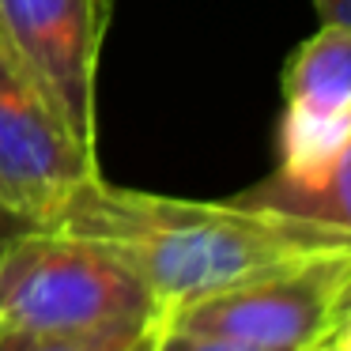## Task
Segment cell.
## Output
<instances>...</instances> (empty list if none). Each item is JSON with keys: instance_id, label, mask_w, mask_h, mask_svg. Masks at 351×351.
Wrapping results in <instances>:
<instances>
[{"instance_id": "6da1fadb", "label": "cell", "mask_w": 351, "mask_h": 351, "mask_svg": "<svg viewBox=\"0 0 351 351\" xmlns=\"http://www.w3.org/2000/svg\"><path fill=\"white\" fill-rule=\"evenodd\" d=\"M49 227L102 242L152 291L159 313L227 291L272 268L348 250L351 238L234 200H185L125 189L95 174Z\"/></svg>"}, {"instance_id": "7a4b0ae2", "label": "cell", "mask_w": 351, "mask_h": 351, "mask_svg": "<svg viewBox=\"0 0 351 351\" xmlns=\"http://www.w3.org/2000/svg\"><path fill=\"white\" fill-rule=\"evenodd\" d=\"M152 291L102 242L57 227L0 238V325L42 336L136 332L159 321Z\"/></svg>"}, {"instance_id": "3957f363", "label": "cell", "mask_w": 351, "mask_h": 351, "mask_svg": "<svg viewBox=\"0 0 351 351\" xmlns=\"http://www.w3.org/2000/svg\"><path fill=\"white\" fill-rule=\"evenodd\" d=\"M351 310V245L272 268L227 291L167 313L193 332L238 340L261 351H302L332 340Z\"/></svg>"}, {"instance_id": "277c9868", "label": "cell", "mask_w": 351, "mask_h": 351, "mask_svg": "<svg viewBox=\"0 0 351 351\" xmlns=\"http://www.w3.org/2000/svg\"><path fill=\"white\" fill-rule=\"evenodd\" d=\"M95 174L99 152L72 136L0 38V215L49 227Z\"/></svg>"}, {"instance_id": "5b68a950", "label": "cell", "mask_w": 351, "mask_h": 351, "mask_svg": "<svg viewBox=\"0 0 351 351\" xmlns=\"http://www.w3.org/2000/svg\"><path fill=\"white\" fill-rule=\"evenodd\" d=\"M114 0H0V38L72 136L99 152V64Z\"/></svg>"}, {"instance_id": "8992f818", "label": "cell", "mask_w": 351, "mask_h": 351, "mask_svg": "<svg viewBox=\"0 0 351 351\" xmlns=\"http://www.w3.org/2000/svg\"><path fill=\"white\" fill-rule=\"evenodd\" d=\"M283 117L276 170L287 182H317L351 144V31L321 23L283 64Z\"/></svg>"}, {"instance_id": "52a82bcc", "label": "cell", "mask_w": 351, "mask_h": 351, "mask_svg": "<svg viewBox=\"0 0 351 351\" xmlns=\"http://www.w3.org/2000/svg\"><path fill=\"white\" fill-rule=\"evenodd\" d=\"M230 200L245 208H261V212L291 215L302 223H317V227L351 238V144L317 182H287L280 174H268L257 185L234 193Z\"/></svg>"}, {"instance_id": "ba28073f", "label": "cell", "mask_w": 351, "mask_h": 351, "mask_svg": "<svg viewBox=\"0 0 351 351\" xmlns=\"http://www.w3.org/2000/svg\"><path fill=\"white\" fill-rule=\"evenodd\" d=\"M140 332L144 328H136V332H99V336H42L0 325V351H125Z\"/></svg>"}, {"instance_id": "9c48e42d", "label": "cell", "mask_w": 351, "mask_h": 351, "mask_svg": "<svg viewBox=\"0 0 351 351\" xmlns=\"http://www.w3.org/2000/svg\"><path fill=\"white\" fill-rule=\"evenodd\" d=\"M155 351H261V348L223 340V336H208V332H193V328L170 325V321L159 317V325H155Z\"/></svg>"}, {"instance_id": "30bf717a", "label": "cell", "mask_w": 351, "mask_h": 351, "mask_svg": "<svg viewBox=\"0 0 351 351\" xmlns=\"http://www.w3.org/2000/svg\"><path fill=\"white\" fill-rule=\"evenodd\" d=\"M321 23H336L351 31V0H313Z\"/></svg>"}, {"instance_id": "8fae6325", "label": "cell", "mask_w": 351, "mask_h": 351, "mask_svg": "<svg viewBox=\"0 0 351 351\" xmlns=\"http://www.w3.org/2000/svg\"><path fill=\"white\" fill-rule=\"evenodd\" d=\"M332 348H336V351H351V310L343 313L340 328L332 332Z\"/></svg>"}, {"instance_id": "7c38bea8", "label": "cell", "mask_w": 351, "mask_h": 351, "mask_svg": "<svg viewBox=\"0 0 351 351\" xmlns=\"http://www.w3.org/2000/svg\"><path fill=\"white\" fill-rule=\"evenodd\" d=\"M155 325H159V321H155ZM155 325H147L144 332H140V336H136V340H132L125 351H155Z\"/></svg>"}, {"instance_id": "4fadbf2b", "label": "cell", "mask_w": 351, "mask_h": 351, "mask_svg": "<svg viewBox=\"0 0 351 351\" xmlns=\"http://www.w3.org/2000/svg\"><path fill=\"white\" fill-rule=\"evenodd\" d=\"M16 230H23V223L8 219V215H0V238H8V234H16Z\"/></svg>"}, {"instance_id": "5bb4252c", "label": "cell", "mask_w": 351, "mask_h": 351, "mask_svg": "<svg viewBox=\"0 0 351 351\" xmlns=\"http://www.w3.org/2000/svg\"><path fill=\"white\" fill-rule=\"evenodd\" d=\"M302 351H336V348H332V340H321V343H313V348H302Z\"/></svg>"}]
</instances>
